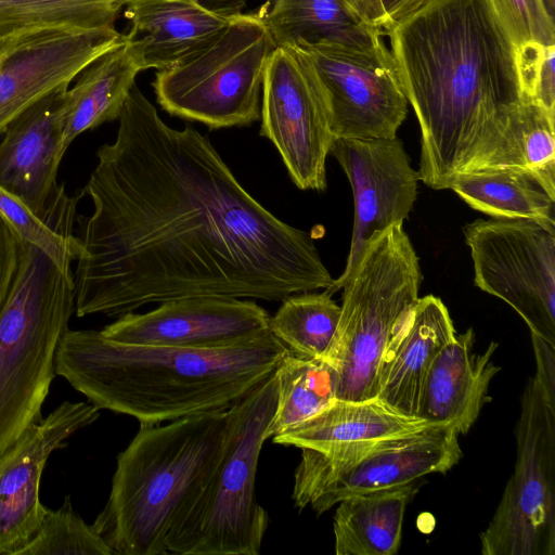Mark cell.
Listing matches in <instances>:
<instances>
[{"mask_svg":"<svg viewBox=\"0 0 555 555\" xmlns=\"http://www.w3.org/2000/svg\"><path fill=\"white\" fill-rule=\"evenodd\" d=\"M340 306L325 289L322 293L302 292L282 300L269 331L292 354L324 360L338 325Z\"/></svg>","mask_w":555,"mask_h":555,"instance_id":"obj_28","label":"cell"},{"mask_svg":"<svg viewBox=\"0 0 555 555\" xmlns=\"http://www.w3.org/2000/svg\"><path fill=\"white\" fill-rule=\"evenodd\" d=\"M289 350L271 332L233 347L198 350L111 340L67 330L55 373L98 409L140 425L228 410L274 373Z\"/></svg>","mask_w":555,"mask_h":555,"instance_id":"obj_3","label":"cell"},{"mask_svg":"<svg viewBox=\"0 0 555 555\" xmlns=\"http://www.w3.org/2000/svg\"><path fill=\"white\" fill-rule=\"evenodd\" d=\"M515 47L529 41L555 44V22L541 0H490Z\"/></svg>","mask_w":555,"mask_h":555,"instance_id":"obj_34","label":"cell"},{"mask_svg":"<svg viewBox=\"0 0 555 555\" xmlns=\"http://www.w3.org/2000/svg\"><path fill=\"white\" fill-rule=\"evenodd\" d=\"M364 22L382 28L387 23L379 0H344Z\"/></svg>","mask_w":555,"mask_h":555,"instance_id":"obj_37","label":"cell"},{"mask_svg":"<svg viewBox=\"0 0 555 555\" xmlns=\"http://www.w3.org/2000/svg\"><path fill=\"white\" fill-rule=\"evenodd\" d=\"M276 47H377L383 30L364 22L344 0H273L262 12Z\"/></svg>","mask_w":555,"mask_h":555,"instance_id":"obj_24","label":"cell"},{"mask_svg":"<svg viewBox=\"0 0 555 555\" xmlns=\"http://www.w3.org/2000/svg\"><path fill=\"white\" fill-rule=\"evenodd\" d=\"M498 167L529 170L555 188V114L522 99L505 145L487 168Z\"/></svg>","mask_w":555,"mask_h":555,"instance_id":"obj_29","label":"cell"},{"mask_svg":"<svg viewBox=\"0 0 555 555\" xmlns=\"http://www.w3.org/2000/svg\"><path fill=\"white\" fill-rule=\"evenodd\" d=\"M455 334L442 300L434 295L418 297L385 354L376 398L403 415L416 416L431 363Z\"/></svg>","mask_w":555,"mask_h":555,"instance_id":"obj_20","label":"cell"},{"mask_svg":"<svg viewBox=\"0 0 555 555\" xmlns=\"http://www.w3.org/2000/svg\"><path fill=\"white\" fill-rule=\"evenodd\" d=\"M61 88L22 112L5 128L0 143V186L38 218L56 224L74 207L56 182L63 146L65 93Z\"/></svg>","mask_w":555,"mask_h":555,"instance_id":"obj_17","label":"cell"},{"mask_svg":"<svg viewBox=\"0 0 555 555\" xmlns=\"http://www.w3.org/2000/svg\"><path fill=\"white\" fill-rule=\"evenodd\" d=\"M0 216L23 242L36 245L62 270L72 272V262L78 253V238L73 228L47 223L1 186Z\"/></svg>","mask_w":555,"mask_h":555,"instance_id":"obj_32","label":"cell"},{"mask_svg":"<svg viewBox=\"0 0 555 555\" xmlns=\"http://www.w3.org/2000/svg\"><path fill=\"white\" fill-rule=\"evenodd\" d=\"M530 336L535 360L533 378L545 395L555 401V347L533 333H530Z\"/></svg>","mask_w":555,"mask_h":555,"instance_id":"obj_36","label":"cell"},{"mask_svg":"<svg viewBox=\"0 0 555 555\" xmlns=\"http://www.w3.org/2000/svg\"><path fill=\"white\" fill-rule=\"evenodd\" d=\"M416 482L350 495L336 505L333 518L337 555H395L401 543L408 504Z\"/></svg>","mask_w":555,"mask_h":555,"instance_id":"obj_25","label":"cell"},{"mask_svg":"<svg viewBox=\"0 0 555 555\" xmlns=\"http://www.w3.org/2000/svg\"><path fill=\"white\" fill-rule=\"evenodd\" d=\"M74 311V273L22 241L16 275L0 310V453L42 417L56 350Z\"/></svg>","mask_w":555,"mask_h":555,"instance_id":"obj_5","label":"cell"},{"mask_svg":"<svg viewBox=\"0 0 555 555\" xmlns=\"http://www.w3.org/2000/svg\"><path fill=\"white\" fill-rule=\"evenodd\" d=\"M382 30L420 125V180L444 190L486 168L522 100L515 46L491 1L420 0Z\"/></svg>","mask_w":555,"mask_h":555,"instance_id":"obj_2","label":"cell"},{"mask_svg":"<svg viewBox=\"0 0 555 555\" xmlns=\"http://www.w3.org/2000/svg\"><path fill=\"white\" fill-rule=\"evenodd\" d=\"M555 44L535 41L515 47V63L521 99L555 114Z\"/></svg>","mask_w":555,"mask_h":555,"instance_id":"obj_33","label":"cell"},{"mask_svg":"<svg viewBox=\"0 0 555 555\" xmlns=\"http://www.w3.org/2000/svg\"><path fill=\"white\" fill-rule=\"evenodd\" d=\"M427 426L420 417L403 415L377 398L364 401L335 399L317 414L272 437V441L321 451L352 442L402 437Z\"/></svg>","mask_w":555,"mask_h":555,"instance_id":"obj_23","label":"cell"},{"mask_svg":"<svg viewBox=\"0 0 555 555\" xmlns=\"http://www.w3.org/2000/svg\"><path fill=\"white\" fill-rule=\"evenodd\" d=\"M325 99L335 139L395 138L408 114L390 50L296 46Z\"/></svg>","mask_w":555,"mask_h":555,"instance_id":"obj_12","label":"cell"},{"mask_svg":"<svg viewBox=\"0 0 555 555\" xmlns=\"http://www.w3.org/2000/svg\"><path fill=\"white\" fill-rule=\"evenodd\" d=\"M274 373L228 409L224 451L209 480L173 524L168 553L258 555L269 517L256 496L259 455L276 404Z\"/></svg>","mask_w":555,"mask_h":555,"instance_id":"obj_7","label":"cell"},{"mask_svg":"<svg viewBox=\"0 0 555 555\" xmlns=\"http://www.w3.org/2000/svg\"><path fill=\"white\" fill-rule=\"evenodd\" d=\"M516 463L480 533L483 555H555V401L531 377L520 399Z\"/></svg>","mask_w":555,"mask_h":555,"instance_id":"obj_10","label":"cell"},{"mask_svg":"<svg viewBox=\"0 0 555 555\" xmlns=\"http://www.w3.org/2000/svg\"><path fill=\"white\" fill-rule=\"evenodd\" d=\"M237 12L198 0H134L126 7V35L137 40L144 70H160L210 43Z\"/></svg>","mask_w":555,"mask_h":555,"instance_id":"obj_21","label":"cell"},{"mask_svg":"<svg viewBox=\"0 0 555 555\" xmlns=\"http://www.w3.org/2000/svg\"><path fill=\"white\" fill-rule=\"evenodd\" d=\"M269 322V313L254 300L189 296L145 313H125L100 333L128 345L211 350L259 338L270 332Z\"/></svg>","mask_w":555,"mask_h":555,"instance_id":"obj_16","label":"cell"},{"mask_svg":"<svg viewBox=\"0 0 555 555\" xmlns=\"http://www.w3.org/2000/svg\"><path fill=\"white\" fill-rule=\"evenodd\" d=\"M422 280L420 260L403 223L370 237L341 287L340 317L324 358L336 373V399L377 397L383 360L418 298Z\"/></svg>","mask_w":555,"mask_h":555,"instance_id":"obj_6","label":"cell"},{"mask_svg":"<svg viewBox=\"0 0 555 555\" xmlns=\"http://www.w3.org/2000/svg\"><path fill=\"white\" fill-rule=\"evenodd\" d=\"M474 282L555 347V231L531 219H477L463 229Z\"/></svg>","mask_w":555,"mask_h":555,"instance_id":"obj_11","label":"cell"},{"mask_svg":"<svg viewBox=\"0 0 555 555\" xmlns=\"http://www.w3.org/2000/svg\"><path fill=\"white\" fill-rule=\"evenodd\" d=\"M542 4L548 14V16L554 20L555 16V0H541Z\"/></svg>","mask_w":555,"mask_h":555,"instance_id":"obj_39","label":"cell"},{"mask_svg":"<svg viewBox=\"0 0 555 555\" xmlns=\"http://www.w3.org/2000/svg\"><path fill=\"white\" fill-rule=\"evenodd\" d=\"M260 135L278 150L300 190L326 189V158L335 140L323 93L304 59L275 47L261 89Z\"/></svg>","mask_w":555,"mask_h":555,"instance_id":"obj_13","label":"cell"},{"mask_svg":"<svg viewBox=\"0 0 555 555\" xmlns=\"http://www.w3.org/2000/svg\"><path fill=\"white\" fill-rule=\"evenodd\" d=\"M120 44L106 52L78 76L65 93L63 146L82 132L118 119L143 64L138 42L122 35Z\"/></svg>","mask_w":555,"mask_h":555,"instance_id":"obj_22","label":"cell"},{"mask_svg":"<svg viewBox=\"0 0 555 555\" xmlns=\"http://www.w3.org/2000/svg\"><path fill=\"white\" fill-rule=\"evenodd\" d=\"M114 555L92 525L73 508L66 495L61 507L47 511L40 528L15 555Z\"/></svg>","mask_w":555,"mask_h":555,"instance_id":"obj_31","label":"cell"},{"mask_svg":"<svg viewBox=\"0 0 555 555\" xmlns=\"http://www.w3.org/2000/svg\"><path fill=\"white\" fill-rule=\"evenodd\" d=\"M275 47L262 11L237 12L210 43L156 72V101L170 115L209 129L249 126L260 119L263 76Z\"/></svg>","mask_w":555,"mask_h":555,"instance_id":"obj_8","label":"cell"},{"mask_svg":"<svg viewBox=\"0 0 555 555\" xmlns=\"http://www.w3.org/2000/svg\"><path fill=\"white\" fill-rule=\"evenodd\" d=\"M134 0H0V35L46 25L81 28L114 26Z\"/></svg>","mask_w":555,"mask_h":555,"instance_id":"obj_30","label":"cell"},{"mask_svg":"<svg viewBox=\"0 0 555 555\" xmlns=\"http://www.w3.org/2000/svg\"><path fill=\"white\" fill-rule=\"evenodd\" d=\"M99 410L90 402L64 401L0 453V555H15L38 531L48 511L39 499L47 461L94 423Z\"/></svg>","mask_w":555,"mask_h":555,"instance_id":"obj_18","label":"cell"},{"mask_svg":"<svg viewBox=\"0 0 555 555\" xmlns=\"http://www.w3.org/2000/svg\"><path fill=\"white\" fill-rule=\"evenodd\" d=\"M330 154L346 173L354 204L346 267L341 275L325 289L333 295L350 276L370 237L409 218L417 197L420 177L397 137L335 139Z\"/></svg>","mask_w":555,"mask_h":555,"instance_id":"obj_15","label":"cell"},{"mask_svg":"<svg viewBox=\"0 0 555 555\" xmlns=\"http://www.w3.org/2000/svg\"><path fill=\"white\" fill-rule=\"evenodd\" d=\"M96 158L77 236L78 317L189 296L282 301L333 284L313 236L254 198L206 135L167 125L137 83Z\"/></svg>","mask_w":555,"mask_h":555,"instance_id":"obj_1","label":"cell"},{"mask_svg":"<svg viewBox=\"0 0 555 555\" xmlns=\"http://www.w3.org/2000/svg\"><path fill=\"white\" fill-rule=\"evenodd\" d=\"M457 431L428 425L415 434L376 441L352 442L326 450L301 449L294 474L293 501L322 514L350 495L390 489L459 463Z\"/></svg>","mask_w":555,"mask_h":555,"instance_id":"obj_9","label":"cell"},{"mask_svg":"<svg viewBox=\"0 0 555 555\" xmlns=\"http://www.w3.org/2000/svg\"><path fill=\"white\" fill-rule=\"evenodd\" d=\"M450 189L492 218L531 219L555 231V188L515 167L486 168L457 177Z\"/></svg>","mask_w":555,"mask_h":555,"instance_id":"obj_26","label":"cell"},{"mask_svg":"<svg viewBox=\"0 0 555 555\" xmlns=\"http://www.w3.org/2000/svg\"><path fill=\"white\" fill-rule=\"evenodd\" d=\"M228 421L223 410L140 425L117 455L109 496L92 524L114 555L168 554L173 524L222 457Z\"/></svg>","mask_w":555,"mask_h":555,"instance_id":"obj_4","label":"cell"},{"mask_svg":"<svg viewBox=\"0 0 555 555\" xmlns=\"http://www.w3.org/2000/svg\"><path fill=\"white\" fill-rule=\"evenodd\" d=\"M22 240L0 216V310L11 291L20 262Z\"/></svg>","mask_w":555,"mask_h":555,"instance_id":"obj_35","label":"cell"},{"mask_svg":"<svg viewBox=\"0 0 555 555\" xmlns=\"http://www.w3.org/2000/svg\"><path fill=\"white\" fill-rule=\"evenodd\" d=\"M475 334L468 328L443 346L428 371L416 416L427 425H448L465 435L490 401L489 387L501 370L492 357L498 344L474 352Z\"/></svg>","mask_w":555,"mask_h":555,"instance_id":"obj_19","label":"cell"},{"mask_svg":"<svg viewBox=\"0 0 555 555\" xmlns=\"http://www.w3.org/2000/svg\"><path fill=\"white\" fill-rule=\"evenodd\" d=\"M114 26H30L0 35V134L27 107L121 43Z\"/></svg>","mask_w":555,"mask_h":555,"instance_id":"obj_14","label":"cell"},{"mask_svg":"<svg viewBox=\"0 0 555 555\" xmlns=\"http://www.w3.org/2000/svg\"><path fill=\"white\" fill-rule=\"evenodd\" d=\"M417 1L420 0H379L388 20L387 23L398 17Z\"/></svg>","mask_w":555,"mask_h":555,"instance_id":"obj_38","label":"cell"},{"mask_svg":"<svg viewBox=\"0 0 555 555\" xmlns=\"http://www.w3.org/2000/svg\"><path fill=\"white\" fill-rule=\"evenodd\" d=\"M274 375L276 404L267 430L268 438L295 427L336 399V373L325 360L300 358L288 352Z\"/></svg>","mask_w":555,"mask_h":555,"instance_id":"obj_27","label":"cell"},{"mask_svg":"<svg viewBox=\"0 0 555 555\" xmlns=\"http://www.w3.org/2000/svg\"><path fill=\"white\" fill-rule=\"evenodd\" d=\"M198 1H212V2H225V1H229V0H198Z\"/></svg>","mask_w":555,"mask_h":555,"instance_id":"obj_40","label":"cell"}]
</instances>
